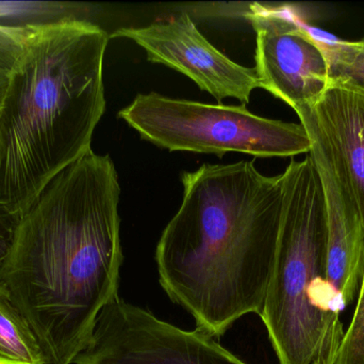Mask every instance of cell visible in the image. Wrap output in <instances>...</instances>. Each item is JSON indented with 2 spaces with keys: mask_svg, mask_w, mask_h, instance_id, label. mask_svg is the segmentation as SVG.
<instances>
[{
  "mask_svg": "<svg viewBox=\"0 0 364 364\" xmlns=\"http://www.w3.org/2000/svg\"><path fill=\"white\" fill-rule=\"evenodd\" d=\"M335 364H364V275L356 309L344 333Z\"/></svg>",
  "mask_w": 364,
  "mask_h": 364,
  "instance_id": "4fadbf2b",
  "label": "cell"
},
{
  "mask_svg": "<svg viewBox=\"0 0 364 364\" xmlns=\"http://www.w3.org/2000/svg\"><path fill=\"white\" fill-rule=\"evenodd\" d=\"M27 25L0 24V109L6 95L11 71L23 47Z\"/></svg>",
  "mask_w": 364,
  "mask_h": 364,
  "instance_id": "5bb4252c",
  "label": "cell"
},
{
  "mask_svg": "<svg viewBox=\"0 0 364 364\" xmlns=\"http://www.w3.org/2000/svg\"><path fill=\"white\" fill-rule=\"evenodd\" d=\"M181 182L183 200L156 250L160 284L196 331L220 337L262 311L282 224V175L267 177L242 160L203 165Z\"/></svg>",
  "mask_w": 364,
  "mask_h": 364,
  "instance_id": "7a4b0ae2",
  "label": "cell"
},
{
  "mask_svg": "<svg viewBox=\"0 0 364 364\" xmlns=\"http://www.w3.org/2000/svg\"><path fill=\"white\" fill-rule=\"evenodd\" d=\"M109 38L85 19L27 25L0 109V205L18 219L91 151Z\"/></svg>",
  "mask_w": 364,
  "mask_h": 364,
  "instance_id": "3957f363",
  "label": "cell"
},
{
  "mask_svg": "<svg viewBox=\"0 0 364 364\" xmlns=\"http://www.w3.org/2000/svg\"><path fill=\"white\" fill-rule=\"evenodd\" d=\"M75 364H247L199 331H188L115 297Z\"/></svg>",
  "mask_w": 364,
  "mask_h": 364,
  "instance_id": "8992f818",
  "label": "cell"
},
{
  "mask_svg": "<svg viewBox=\"0 0 364 364\" xmlns=\"http://www.w3.org/2000/svg\"><path fill=\"white\" fill-rule=\"evenodd\" d=\"M119 118L144 140L171 152L289 157L311 151L303 124L259 117L245 105L205 104L151 92L139 94Z\"/></svg>",
  "mask_w": 364,
  "mask_h": 364,
  "instance_id": "5b68a950",
  "label": "cell"
},
{
  "mask_svg": "<svg viewBox=\"0 0 364 364\" xmlns=\"http://www.w3.org/2000/svg\"><path fill=\"white\" fill-rule=\"evenodd\" d=\"M329 66L331 87L364 96V38L356 42L322 41Z\"/></svg>",
  "mask_w": 364,
  "mask_h": 364,
  "instance_id": "7c38bea8",
  "label": "cell"
},
{
  "mask_svg": "<svg viewBox=\"0 0 364 364\" xmlns=\"http://www.w3.org/2000/svg\"><path fill=\"white\" fill-rule=\"evenodd\" d=\"M18 218L0 205V266L8 254Z\"/></svg>",
  "mask_w": 364,
  "mask_h": 364,
  "instance_id": "9a60e30c",
  "label": "cell"
},
{
  "mask_svg": "<svg viewBox=\"0 0 364 364\" xmlns=\"http://www.w3.org/2000/svg\"><path fill=\"white\" fill-rule=\"evenodd\" d=\"M114 162L93 151L62 171L19 217L0 286L33 329L46 364H72L123 265Z\"/></svg>",
  "mask_w": 364,
  "mask_h": 364,
  "instance_id": "6da1fadb",
  "label": "cell"
},
{
  "mask_svg": "<svg viewBox=\"0 0 364 364\" xmlns=\"http://www.w3.org/2000/svg\"><path fill=\"white\" fill-rule=\"evenodd\" d=\"M282 177L277 254L260 316L279 364H335L346 307L327 282L322 182L309 154Z\"/></svg>",
  "mask_w": 364,
  "mask_h": 364,
  "instance_id": "277c9868",
  "label": "cell"
},
{
  "mask_svg": "<svg viewBox=\"0 0 364 364\" xmlns=\"http://www.w3.org/2000/svg\"><path fill=\"white\" fill-rule=\"evenodd\" d=\"M311 109L364 224V96L329 87Z\"/></svg>",
  "mask_w": 364,
  "mask_h": 364,
  "instance_id": "30bf717a",
  "label": "cell"
},
{
  "mask_svg": "<svg viewBox=\"0 0 364 364\" xmlns=\"http://www.w3.org/2000/svg\"><path fill=\"white\" fill-rule=\"evenodd\" d=\"M311 139L309 155L318 169L326 202V278L344 307L354 301L364 275V224L346 179L327 147L311 108L297 111Z\"/></svg>",
  "mask_w": 364,
  "mask_h": 364,
  "instance_id": "9c48e42d",
  "label": "cell"
},
{
  "mask_svg": "<svg viewBox=\"0 0 364 364\" xmlns=\"http://www.w3.org/2000/svg\"><path fill=\"white\" fill-rule=\"evenodd\" d=\"M110 38H127L142 47L154 63L174 68L192 79L218 103L235 98L246 105L260 88L255 68L235 63L197 29L188 13L174 14L151 25L121 28Z\"/></svg>",
  "mask_w": 364,
  "mask_h": 364,
  "instance_id": "ba28073f",
  "label": "cell"
},
{
  "mask_svg": "<svg viewBox=\"0 0 364 364\" xmlns=\"http://www.w3.org/2000/svg\"><path fill=\"white\" fill-rule=\"evenodd\" d=\"M0 364H46L33 329L2 286H0Z\"/></svg>",
  "mask_w": 364,
  "mask_h": 364,
  "instance_id": "8fae6325",
  "label": "cell"
},
{
  "mask_svg": "<svg viewBox=\"0 0 364 364\" xmlns=\"http://www.w3.org/2000/svg\"><path fill=\"white\" fill-rule=\"evenodd\" d=\"M245 16L256 32L254 68L260 88L295 113L312 108L331 87L322 41L284 9L252 4Z\"/></svg>",
  "mask_w": 364,
  "mask_h": 364,
  "instance_id": "52a82bcc",
  "label": "cell"
}]
</instances>
